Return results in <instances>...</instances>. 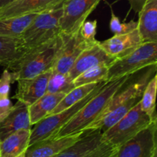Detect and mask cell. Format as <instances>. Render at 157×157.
<instances>
[{
    "instance_id": "1",
    "label": "cell",
    "mask_w": 157,
    "mask_h": 157,
    "mask_svg": "<svg viewBox=\"0 0 157 157\" xmlns=\"http://www.w3.org/2000/svg\"><path fill=\"white\" fill-rule=\"evenodd\" d=\"M157 64H150L130 74L119 86L101 116L85 130H101L103 133L114 125L140 102L149 81L156 75Z\"/></svg>"
},
{
    "instance_id": "2",
    "label": "cell",
    "mask_w": 157,
    "mask_h": 157,
    "mask_svg": "<svg viewBox=\"0 0 157 157\" xmlns=\"http://www.w3.org/2000/svg\"><path fill=\"white\" fill-rule=\"evenodd\" d=\"M65 38L66 35L61 32L48 42L25 52L7 69L15 72L18 79L33 78L51 70L56 63Z\"/></svg>"
},
{
    "instance_id": "3",
    "label": "cell",
    "mask_w": 157,
    "mask_h": 157,
    "mask_svg": "<svg viewBox=\"0 0 157 157\" xmlns=\"http://www.w3.org/2000/svg\"><path fill=\"white\" fill-rule=\"evenodd\" d=\"M128 75L107 82L52 138L61 137L85 131L87 127L101 116L113 94Z\"/></svg>"
},
{
    "instance_id": "4",
    "label": "cell",
    "mask_w": 157,
    "mask_h": 157,
    "mask_svg": "<svg viewBox=\"0 0 157 157\" xmlns=\"http://www.w3.org/2000/svg\"><path fill=\"white\" fill-rule=\"evenodd\" d=\"M62 13L63 5L37 15L20 37L24 52L48 42L61 33L60 20Z\"/></svg>"
},
{
    "instance_id": "5",
    "label": "cell",
    "mask_w": 157,
    "mask_h": 157,
    "mask_svg": "<svg viewBox=\"0 0 157 157\" xmlns=\"http://www.w3.org/2000/svg\"><path fill=\"white\" fill-rule=\"evenodd\" d=\"M153 120L141 109L138 103L114 125L102 133L103 142L118 147L150 125Z\"/></svg>"
},
{
    "instance_id": "6",
    "label": "cell",
    "mask_w": 157,
    "mask_h": 157,
    "mask_svg": "<svg viewBox=\"0 0 157 157\" xmlns=\"http://www.w3.org/2000/svg\"><path fill=\"white\" fill-rule=\"evenodd\" d=\"M154 64H157V42L142 43L133 52L117 58L109 66L107 81L110 82Z\"/></svg>"
},
{
    "instance_id": "7",
    "label": "cell",
    "mask_w": 157,
    "mask_h": 157,
    "mask_svg": "<svg viewBox=\"0 0 157 157\" xmlns=\"http://www.w3.org/2000/svg\"><path fill=\"white\" fill-rule=\"evenodd\" d=\"M107 83H102L101 85L94 89L90 94L78 101L71 107L59 112L55 114L48 115L46 117L40 121L39 122L35 124V127L31 130L30 140H29V145L43 140L52 138L59 132L64 125L71 121L72 117L91 99L94 97L101 89Z\"/></svg>"
},
{
    "instance_id": "8",
    "label": "cell",
    "mask_w": 157,
    "mask_h": 157,
    "mask_svg": "<svg viewBox=\"0 0 157 157\" xmlns=\"http://www.w3.org/2000/svg\"><path fill=\"white\" fill-rule=\"evenodd\" d=\"M111 157H157V121L116 147Z\"/></svg>"
},
{
    "instance_id": "9",
    "label": "cell",
    "mask_w": 157,
    "mask_h": 157,
    "mask_svg": "<svg viewBox=\"0 0 157 157\" xmlns=\"http://www.w3.org/2000/svg\"><path fill=\"white\" fill-rule=\"evenodd\" d=\"M101 0H66L63 3V13L60 20L61 32L71 35L78 32Z\"/></svg>"
},
{
    "instance_id": "10",
    "label": "cell",
    "mask_w": 157,
    "mask_h": 157,
    "mask_svg": "<svg viewBox=\"0 0 157 157\" xmlns=\"http://www.w3.org/2000/svg\"><path fill=\"white\" fill-rule=\"evenodd\" d=\"M116 60L109 55L100 45L97 40L94 43L86 48L81 54L68 71V75L73 81L80 74L96 66H109Z\"/></svg>"
},
{
    "instance_id": "11",
    "label": "cell",
    "mask_w": 157,
    "mask_h": 157,
    "mask_svg": "<svg viewBox=\"0 0 157 157\" xmlns=\"http://www.w3.org/2000/svg\"><path fill=\"white\" fill-rule=\"evenodd\" d=\"M95 41L89 42L84 40L80 35L79 31L71 35H66L64 45L60 52L53 70L61 74L68 73L80 54Z\"/></svg>"
},
{
    "instance_id": "12",
    "label": "cell",
    "mask_w": 157,
    "mask_h": 157,
    "mask_svg": "<svg viewBox=\"0 0 157 157\" xmlns=\"http://www.w3.org/2000/svg\"><path fill=\"white\" fill-rule=\"evenodd\" d=\"M53 69V68H52ZM52 69L31 78L18 79L17 91L13 99L30 106L46 94L48 82Z\"/></svg>"
},
{
    "instance_id": "13",
    "label": "cell",
    "mask_w": 157,
    "mask_h": 157,
    "mask_svg": "<svg viewBox=\"0 0 157 157\" xmlns=\"http://www.w3.org/2000/svg\"><path fill=\"white\" fill-rule=\"evenodd\" d=\"M66 0H14L0 9V18L29 13H41L57 9Z\"/></svg>"
},
{
    "instance_id": "14",
    "label": "cell",
    "mask_w": 157,
    "mask_h": 157,
    "mask_svg": "<svg viewBox=\"0 0 157 157\" xmlns=\"http://www.w3.org/2000/svg\"><path fill=\"white\" fill-rule=\"evenodd\" d=\"M85 131L61 137L48 138L28 147L25 157H53L75 144Z\"/></svg>"
},
{
    "instance_id": "15",
    "label": "cell",
    "mask_w": 157,
    "mask_h": 157,
    "mask_svg": "<svg viewBox=\"0 0 157 157\" xmlns=\"http://www.w3.org/2000/svg\"><path fill=\"white\" fill-rule=\"evenodd\" d=\"M138 29L127 34L113 35L105 41H100V45L113 58H122L136 50L142 44Z\"/></svg>"
},
{
    "instance_id": "16",
    "label": "cell",
    "mask_w": 157,
    "mask_h": 157,
    "mask_svg": "<svg viewBox=\"0 0 157 157\" xmlns=\"http://www.w3.org/2000/svg\"><path fill=\"white\" fill-rule=\"evenodd\" d=\"M29 106L17 101L7 117L0 121V141L21 129H32Z\"/></svg>"
},
{
    "instance_id": "17",
    "label": "cell",
    "mask_w": 157,
    "mask_h": 157,
    "mask_svg": "<svg viewBox=\"0 0 157 157\" xmlns=\"http://www.w3.org/2000/svg\"><path fill=\"white\" fill-rule=\"evenodd\" d=\"M137 23L143 43L157 42V0H147L139 12Z\"/></svg>"
},
{
    "instance_id": "18",
    "label": "cell",
    "mask_w": 157,
    "mask_h": 157,
    "mask_svg": "<svg viewBox=\"0 0 157 157\" xmlns=\"http://www.w3.org/2000/svg\"><path fill=\"white\" fill-rule=\"evenodd\" d=\"M102 143L101 130H85L75 144L53 157H84L98 148Z\"/></svg>"
},
{
    "instance_id": "19",
    "label": "cell",
    "mask_w": 157,
    "mask_h": 157,
    "mask_svg": "<svg viewBox=\"0 0 157 157\" xmlns=\"http://www.w3.org/2000/svg\"><path fill=\"white\" fill-rule=\"evenodd\" d=\"M32 129H21L0 142V157H16L25 153L29 145Z\"/></svg>"
},
{
    "instance_id": "20",
    "label": "cell",
    "mask_w": 157,
    "mask_h": 157,
    "mask_svg": "<svg viewBox=\"0 0 157 157\" xmlns=\"http://www.w3.org/2000/svg\"><path fill=\"white\" fill-rule=\"evenodd\" d=\"M65 93H46L35 103L29 106V113L32 126L48 116L59 104Z\"/></svg>"
},
{
    "instance_id": "21",
    "label": "cell",
    "mask_w": 157,
    "mask_h": 157,
    "mask_svg": "<svg viewBox=\"0 0 157 157\" xmlns=\"http://www.w3.org/2000/svg\"><path fill=\"white\" fill-rule=\"evenodd\" d=\"M38 13L0 18V36L20 38Z\"/></svg>"
},
{
    "instance_id": "22",
    "label": "cell",
    "mask_w": 157,
    "mask_h": 157,
    "mask_svg": "<svg viewBox=\"0 0 157 157\" xmlns=\"http://www.w3.org/2000/svg\"><path fill=\"white\" fill-rule=\"evenodd\" d=\"M23 52L20 38L0 36V65L8 68L21 57Z\"/></svg>"
},
{
    "instance_id": "23",
    "label": "cell",
    "mask_w": 157,
    "mask_h": 157,
    "mask_svg": "<svg viewBox=\"0 0 157 157\" xmlns=\"http://www.w3.org/2000/svg\"><path fill=\"white\" fill-rule=\"evenodd\" d=\"M104 82H106V81H102V82L98 83H92V84H84V85L78 86V87H75L71 91L66 94L65 96L62 98V100L60 101L59 104L56 106V107L48 115L59 113V112L71 107L72 105L78 103V101H81L85 97L90 94L96 87H98V86L101 85Z\"/></svg>"
},
{
    "instance_id": "24",
    "label": "cell",
    "mask_w": 157,
    "mask_h": 157,
    "mask_svg": "<svg viewBox=\"0 0 157 157\" xmlns=\"http://www.w3.org/2000/svg\"><path fill=\"white\" fill-rule=\"evenodd\" d=\"M156 90L157 75H155L146 86L140 102L141 109L153 120H157L156 111Z\"/></svg>"
},
{
    "instance_id": "25",
    "label": "cell",
    "mask_w": 157,
    "mask_h": 157,
    "mask_svg": "<svg viewBox=\"0 0 157 157\" xmlns=\"http://www.w3.org/2000/svg\"><path fill=\"white\" fill-rule=\"evenodd\" d=\"M75 88L73 81L67 74H61L52 69V74L48 82L46 93H65Z\"/></svg>"
},
{
    "instance_id": "26",
    "label": "cell",
    "mask_w": 157,
    "mask_h": 157,
    "mask_svg": "<svg viewBox=\"0 0 157 157\" xmlns=\"http://www.w3.org/2000/svg\"><path fill=\"white\" fill-rule=\"evenodd\" d=\"M108 67L107 66H96L80 74L73 80L75 87L84 84L107 81Z\"/></svg>"
},
{
    "instance_id": "27",
    "label": "cell",
    "mask_w": 157,
    "mask_h": 157,
    "mask_svg": "<svg viewBox=\"0 0 157 157\" xmlns=\"http://www.w3.org/2000/svg\"><path fill=\"white\" fill-rule=\"evenodd\" d=\"M137 21H130V22H121L111 9V18L110 21V29L114 35L127 34L137 29Z\"/></svg>"
},
{
    "instance_id": "28",
    "label": "cell",
    "mask_w": 157,
    "mask_h": 157,
    "mask_svg": "<svg viewBox=\"0 0 157 157\" xmlns=\"http://www.w3.org/2000/svg\"><path fill=\"white\" fill-rule=\"evenodd\" d=\"M18 79V75L15 72L5 69L0 77V97H9L11 84H14Z\"/></svg>"
},
{
    "instance_id": "29",
    "label": "cell",
    "mask_w": 157,
    "mask_h": 157,
    "mask_svg": "<svg viewBox=\"0 0 157 157\" xmlns=\"http://www.w3.org/2000/svg\"><path fill=\"white\" fill-rule=\"evenodd\" d=\"M97 29H98V21H84L81 25L79 29V33L81 36L89 42H94L96 41L95 35L97 34Z\"/></svg>"
},
{
    "instance_id": "30",
    "label": "cell",
    "mask_w": 157,
    "mask_h": 157,
    "mask_svg": "<svg viewBox=\"0 0 157 157\" xmlns=\"http://www.w3.org/2000/svg\"><path fill=\"white\" fill-rule=\"evenodd\" d=\"M116 147L103 142L98 148L84 157H109L113 154Z\"/></svg>"
},
{
    "instance_id": "31",
    "label": "cell",
    "mask_w": 157,
    "mask_h": 157,
    "mask_svg": "<svg viewBox=\"0 0 157 157\" xmlns=\"http://www.w3.org/2000/svg\"><path fill=\"white\" fill-rule=\"evenodd\" d=\"M13 105L9 97H0V121L9 115L13 108Z\"/></svg>"
},
{
    "instance_id": "32",
    "label": "cell",
    "mask_w": 157,
    "mask_h": 157,
    "mask_svg": "<svg viewBox=\"0 0 157 157\" xmlns=\"http://www.w3.org/2000/svg\"><path fill=\"white\" fill-rule=\"evenodd\" d=\"M128 1L130 2L131 9H133L136 13H139L144 7L147 0H128Z\"/></svg>"
},
{
    "instance_id": "33",
    "label": "cell",
    "mask_w": 157,
    "mask_h": 157,
    "mask_svg": "<svg viewBox=\"0 0 157 157\" xmlns=\"http://www.w3.org/2000/svg\"><path fill=\"white\" fill-rule=\"evenodd\" d=\"M14 0H0V9L2 7H4L5 6L8 5L9 3L12 2Z\"/></svg>"
},
{
    "instance_id": "34",
    "label": "cell",
    "mask_w": 157,
    "mask_h": 157,
    "mask_svg": "<svg viewBox=\"0 0 157 157\" xmlns=\"http://www.w3.org/2000/svg\"><path fill=\"white\" fill-rule=\"evenodd\" d=\"M16 157H25V153H21V154L18 155V156H17Z\"/></svg>"
},
{
    "instance_id": "35",
    "label": "cell",
    "mask_w": 157,
    "mask_h": 157,
    "mask_svg": "<svg viewBox=\"0 0 157 157\" xmlns=\"http://www.w3.org/2000/svg\"><path fill=\"white\" fill-rule=\"evenodd\" d=\"M109 157H111V156H109Z\"/></svg>"
},
{
    "instance_id": "36",
    "label": "cell",
    "mask_w": 157,
    "mask_h": 157,
    "mask_svg": "<svg viewBox=\"0 0 157 157\" xmlns=\"http://www.w3.org/2000/svg\"><path fill=\"white\" fill-rule=\"evenodd\" d=\"M0 142H1V141H0Z\"/></svg>"
}]
</instances>
